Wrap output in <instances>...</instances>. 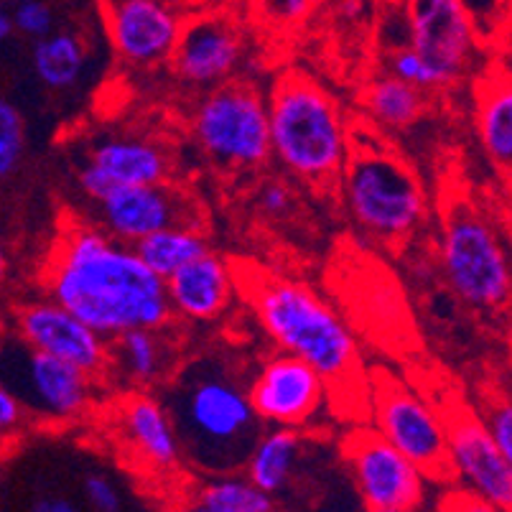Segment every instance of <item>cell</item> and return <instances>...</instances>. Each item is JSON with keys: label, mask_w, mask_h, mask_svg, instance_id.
<instances>
[{"label": "cell", "mask_w": 512, "mask_h": 512, "mask_svg": "<svg viewBox=\"0 0 512 512\" xmlns=\"http://www.w3.org/2000/svg\"><path fill=\"white\" fill-rule=\"evenodd\" d=\"M85 500L97 512H118L123 510V497L118 487L105 474H90L85 479Z\"/></svg>", "instance_id": "33"}, {"label": "cell", "mask_w": 512, "mask_h": 512, "mask_svg": "<svg viewBox=\"0 0 512 512\" xmlns=\"http://www.w3.org/2000/svg\"><path fill=\"white\" fill-rule=\"evenodd\" d=\"M362 505L372 512H413L426 497V474L375 428H357L342 446Z\"/></svg>", "instance_id": "10"}, {"label": "cell", "mask_w": 512, "mask_h": 512, "mask_svg": "<svg viewBox=\"0 0 512 512\" xmlns=\"http://www.w3.org/2000/svg\"><path fill=\"white\" fill-rule=\"evenodd\" d=\"M370 13V0H337V16L347 23H357Z\"/></svg>", "instance_id": "37"}, {"label": "cell", "mask_w": 512, "mask_h": 512, "mask_svg": "<svg viewBox=\"0 0 512 512\" xmlns=\"http://www.w3.org/2000/svg\"><path fill=\"white\" fill-rule=\"evenodd\" d=\"M23 423H26V408L21 406L16 393L0 380V436L16 434Z\"/></svg>", "instance_id": "34"}, {"label": "cell", "mask_w": 512, "mask_h": 512, "mask_svg": "<svg viewBox=\"0 0 512 512\" xmlns=\"http://www.w3.org/2000/svg\"><path fill=\"white\" fill-rule=\"evenodd\" d=\"M87 49L74 34H46L36 39L34 69L36 77L51 90H69L85 72Z\"/></svg>", "instance_id": "27"}, {"label": "cell", "mask_w": 512, "mask_h": 512, "mask_svg": "<svg viewBox=\"0 0 512 512\" xmlns=\"http://www.w3.org/2000/svg\"><path fill=\"white\" fill-rule=\"evenodd\" d=\"M31 507H34L36 512H77V505H74L72 500L57 495L41 497V500H36Z\"/></svg>", "instance_id": "38"}, {"label": "cell", "mask_w": 512, "mask_h": 512, "mask_svg": "<svg viewBox=\"0 0 512 512\" xmlns=\"http://www.w3.org/2000/svg\"><path fill=\"white\" fill-rule=\"evenodd\" d=\"M484 428L490 431L492 441L497 444V449L512 459V408L505 398H497L487 403L482 418Z\"/></svg>", "instance_id": "32"}, {"label": "cell", "mask_w": 512, "mask_h": 512, "mask_svg": "<svg viewBox=\"0 0 512 512\" xmlns=\"http://www.w3.org/2000/svg\"><path fill=\"white\" fill-rule=\"evenodd\" d=\"M477 125L487 156L507 174L512 164V92L507 74H495L479 92Z\"/></svg>", "instance_id": "24"}, {"label": "cell", "mask_w": 512, "mask_h": 512, "mask_svg": "<svg viewBox=\"0 0 512 512\" xmlns=\"http://www.w3.org/2000/svg\"><path fill=\"white\" fill-rule=\"evenodd\" d=\"M102 18L118 57L133 67L166 62L186 21L169 0H102Z\"/></svg>", "instance_id": "14"}, {"label": "cell", "mask_w": 512, "mask_h": 512, "mask_svg": "<svg viewBox=\"0 0 512 512\" xmlns=\"http://www.w3.org/2000/svg\"><path fill=\"white\" fill-rule=\"evenodd\" d=\"M100 230L125 245L171 225H194L192 207L166 184L115 186L97 199Z\"/></svg>", "instance_id": "17"}, {"label": "cell", "mask_w": 512, "mask_h": 512, "mask_svg": "<svg viewBox=\"0 0 512 512\" xmlns=\"http://www.w3.org/2000/svg\"><path fill=\"white\" fill-rule=\"evenodd\" d=\"M321 0H253L255 16L273 31H291L309 21Z\"/></svg>", "instance_id": "29"}, {"label": "cell", "mask_w": 512, "mask_h": 512, "mask_svg": "<svg viewBox=\"0 0 512 512\" xmlns=\"http://www.w3.org/2000/svg\"><path fill=\"white\" fill-rule=\"evenodd\" d=\"M235 286V268L207 250L166 278V296L176 316L204 324L225 314Z\"/></svg>", "instance_id": "20"}, {"label": "cell", "mask_w": 512, "mask_h": 512, "mask_svg": "<svg viewBox=\"0 0 512 512\" xmlns=\"http://www.w3.org/2000/svg\"><path fill=\"white\" fill-rule=\"evenodd\" d=\"M11 18L13 29H18L26 36H34V39L51 34V26H54V13L41 0H18Z\"/></svg>", "instance_id": "31"}, {"label": "cell", "mask_w": 512, "mask_h": 512, "mask_svg": "<svg viewBox=\"0 0 512 512\" xmlns=\"http://www.w3.org/2000/svg\"><path fill=\"white\" fill-rule=\"evenodd\" d=\"M439 263L446 286L462 304L497 311L510 299V260L487 214L456 202L441 222Z\"/></svg>", "instance_id": "6"}, {"label": "cell", "mask_w": 512, "mask_h": 512, "mask_svg": "<svg viewBox=\"0 0 512 512\" xmlns=\"http://www.w3.org/2000/svg\"><path fill=\"white\" fill-rule=\"evenodd\" d=\"M6 271H8V260H6V253H3V245H0V283L6 281Z\"/></svg>", "instance_id": "40"}, {"label": "cell", "mask_w": 512, "mask_h": 512, "mask_svg": "<svg viewBox=\"0 0 512 512\" xmlns=\"http://www.w3.org/2000/svg\"><path fill=\"white\" fill-rule=\"evenodd\" d=\"M462 3L469 11V16H472L479 36H484L497 29V16L505 13L507 0H462Z\"/></svg>", "instance_id": "35"}, {"label": "cell", "mask_w": 512, "mask_h": 512, "mask_svg": "<svg viewBox=\"0 0 512 512\" xmlns=\"http://www.w3.org/2000/svg\"><path fill=\"white\" fill-rule=\"evenodd\" d=\"M186 507L197 512H273L276 497L255 487L248 477L227 472L199 484Z\"/></svg>", "instance_id": "26"}, {"label": "cell", "mask_w": 512, "mask_h": 512, "mask_svg": "<svg viewBox=\"0 0 512 512\" xmlns=\"http://www.w3.org/2000/svg\"><path fill=\"white\" fill-rule=\"evenodd\" d=\"M46 299L72 311L107 342L128 329L171 324L166 281L138 258L133 245L87 222L69 220L41 268Z\"/></svg>", "instance_id": "1"}, {"label": "cell", "mask_w": 512, "mask_h": 512, "mask_svg": "<svg viewBox=\"0 0 512 512\" xmlns=\"http://www.w3.org/2000/svg\"><path fill=\"white\" fill-rule=\"evenodd\" d=\"M166 329V327H164ZM164 329H128L110 339V370L130 385L148 388L171 370V344Z\"/></svg>", "instance_id": "21"}, {"label": "cell", "mask_w": 512, "mask_h": 512, "mask_svg": "<svg viewBox=\"0 0 512 512\" xmlns=\"http://www.w3.org/2000/svg\"><path fill=\"white\" fill-rule=\"evenodd\" d=\"M260 209H263L268 217H286L291 212V192L288 186H283L281 181H268V184L260 189Z\"/></svg>", "instance_id": "36"}, {"label": "cell", "mask_w": 512, "mask_h": 512, "mask_svg": "<svg viewBox=\"0 0 512 512\" xmlns=\"http://www.w3.org/2000/svg\"><path fill=\"white\" fill-rule=\"evenodd\" d=\"M11 34H13V18L11 13L3 11V6H0V44H3Z\"/></svg>", "instance_id": "39"}, {"label": "cell", "mask_w": 512, "mask_h": 512, "mask_svg": "<svg viewBox=\"0 0 512 512\" xmlns=\"http://www.w3.org/2000/svg\"><path fill=\"white\" fill-rule=\"evenodd\" d=\"M324 377L293 355L271 357L248 385L250 403L263 423L301 428L319 413L327 400Z\"/></svg>", "instance_id": "15"}, {"label": "cell", "mask_w": 512, "mask_h": 512, "mask_svg": "<svg viewBox=\"0 0 512 512\" xmlns=\"http://www.w3.org/2000/svg\"><path fill=\"white\" fill-rule=\"evenodd\" d=\"M408 46L431 67L439 90L456 85L472 67L479 31L462 0H403Z\"/></svg>", "instance_id": "11"}, {"label": "cell", "mask_w": 512, "mask_h": 512, "mask_svg": "<svg viewBox=\"0 0 512 512\" xmlns=\"http://www.w3.org/2000/svg\"><path fill=\"white\" fill-rule=\"evenodd\" d=\"M388 74L403 79V82H408V85L421 87V90H426V92L428 90H439V85H436V77H434V72H431V67H428V64L423 62L421 57H418L411 46H403V49L390 51Z\"/></svg>", "instance_id": "30"}, {"label": "cell", "mask_w": 512, "mask_h": 512, "mask_svg": "<svg viewBox=\"0 0 512 512\" xmlns=\"http://www.w3.org/2000/svg\"><path fill=\"white\" fill-rule=\"evenodd\" d=\"M26 151V123L18 107L0 100V184L11 179Z\"/></svg>", "instance_id": "28"}, {"label": "cell", "mask_w": 512, "mask_h": 512, "mask_svg": "<svg viewBox=\"0 0 512 512\" xmlns=\"http://www.w3.org/2000/svg\"><path fill=\"white\" fill-rule=\"evenodd\" d=\"M362 110L367 118L385 130H400L416 123L426 113V90L408 85L393 74L375 77L362 90Z\"/></svg>", "instance_id": "23"}, {"label": "cell", "mask_w": 512, "mask_h": 512, "mask_svg": "<svg viewBox=\"0 0 512 512\" xmlns=\"http://www.w3.org/2000/svg\"><path fill=\"white\" fill-rule=\"evenodd\" d=\"M372 421L377 434L411 459L426 479H451L444 416L428 400L393 377H380L372 388Z\"/></svg>", "instance_id": "9"}, {"label": "cell", "mask_w": 512, "mask_h": 512, "mask_svg": "<svg viewBox=\"0 0 512 512\" xmlns=\"http://www.w3.org/2000/svg\"><path fill=\"white\" fill-rule=\"evenodd\" d=\"M13 339V347L0 339V380L16 393L26 413L49 423L85 418L92 411L100 380L72 362Z\"/></svg>", "instance_id": "8"}, {"label": "cell", "mask_w": 512, "mask_h": 512, "mask_svg": "<svg viewBox=\"0 0 512 512\" xmlns=\"http://www.w3.org/2000/svg\"><path fill=\"white\" fill-rule=\"evenodd\" d=\"M268 133L271 156L288 174L321 192L337 189L355 130L319 82L283 74L268 97Z\"/></svg>", "instance_id": "4"}, {"label": "cell", "mask_w": 512, "mask_h": 512, "mask_svg": "<svg viewBox=\"0 0 512 512\" xmlns=\"http://www.w3.org/2000/svg\"><path fill=\"white\" fill-rule=\"evenodd\" d=\"M181 456L209 474L240 469L260 436L248 388L220 360H194L174 377L164 403Z\"/></svg>", "instance_id": "2"}, {"label": "cell", "mask_w": 512, "mask_h": 512, "mask_svg": "<svg viewBox=\"0 0 512 512\" xmlns=\"http://www.w3.org/2000/svg\"><path fill=\"white\" fill-rule=\"evenodd\" d=\"M16 337L29 347L82 367L97 380L110 375V342L57 301H29L13 311Z\"/></svg>", "instance_id": "13"}, {"label": "cell", "mask_w": 512, "mask_h": 512, "mask_svg": "<svg viewBox=\"0 0 512 512\" xmlns=\"http://www.w3.org/2000/svg\"><path fill=\"white\" fill-rule=\"evenodd\" d=\"M115 428L133 459L151 474H171L181 462L179 439L164 403L146 390L123 395L115 406Z\"/></svg>", "instance_id": "19"}, {"label": "cell", "mask_w": 512, "mask_h": 512, "mask_svg": "<svg viewBox=\"0 0 512 512\" xmlns=\"http://www.w3.org/2000/svg\"><path fill=\"white\" fill-rule=\"evenodd\" d=\"M444 423L451 479H459L482 510H510L512 459L497 449L482 418L456 406L446 413Z\"/></svg>", "instance_id": "12"}, {"label": "cell", "mask_w": 512, "mask_h": 512, "mask_svg": "<svg viewBox=\"0 0 512 512\" xmlns=\"http://www.w3.org/2000/svg\"><path fill=\"white\" fill-rule=\"evenodd\" d=\"M171 174L169 151L146 138H107L97 143L79 169L82 192L97 202L115 186L166 184Z\"/></svg>", "instance_id": "18"}, {"label": "cell", "mask_w": 512, "mask_h": 512, "mask_svg": "<svg viewBox=\"0 0 512 512\" xmlns=\"http://www.w3.org/2000/svg\"><path fill=\"white\" fill-rule=\"evenodd\" d=\"M301 434L299 428L276 426L268 434H260L245 459V477L268 492L271 497L283 495L293 482V469L299 464Z\"/></svg>", "instance_id": "22"}, {"label": "cell", "mask_w": 512, "mask_h": 512, "mask_svg": "<svg viewBox=\"0 0 512 512\" xmlns=\"http://www.w3.org/2000/svg\"><path fill=\"white\" fill-rule=\"evenodd\" d=\"M138 258L156 273L158 278H169L181 265L207 253V237L197 225H171L156 230L133 245Z\"/></svg>", "instance_id": "25"}, {"label": "cell", "mask_w": 512, "mask_h": 512, "mask_svg": "<svg viewBox=\"0 0 512 512\" xmlns=\"http://www.w3.org/2000/svg\"><path fill=\"white\" fill-rule=\"evenodd\" d=\"M192 136L214 164L250 171L271 161L268 100L248 82H222L197 102Z\"/></svg>", "instance_id": "7"}, {"label": "cell", "mask_w": 512, "mask_h": 512, "mask_svg": "<svg viewBox=\"0 0 512 512\" xmlns=\"http://www.w3.org/2000/svg\"><path fill=\"white\" fill-rule=\"evenodd\" d=\"M255 319L286 352L314 367L329 390L355 383L360 347L342 316L309 286L250 268L240 278Z\"/></svg>", "instance_id": "3"}, {"label": "cell", "mask_w": 512, "mask_h": 512, "mask_svg": "<svg viewBox=\"0 0 512 512\" xmlns=\"http://www.w3.org/2000/svg\"><path fill=\"white\" fill-rule=\"evenodd\" d=\"M169 3H174V6L184 8V6H186V3H192V0H169Z\"/></svg>", "instance_id": "41"}, {"label": "cell", "mask_w": 512, "mask_h": 512, "mask_svg": "<svg viewBox=\"0 0 512 512\" xmlns=\"http://www.w3.org/2000/svg\"><path fill=\"white\" fill-rule=\"evenodd\" d=\"M245 44L242 34L225 13H199L186 18L179 41L166 62L186 85H222L240 67Z\"/></svg>", "instance_id": "16"}, {"label": "cell", "mask_w": 512, "mask_h": 512, "mask_svg": "<svg viewBox=\"0 0 512 512\" xmlns=\"http://www.w3.org/2000/svg\"><path fill=\"white\" fill-rule=\"evenodd\" d=\"M337 186L355 225L388 248L408 240L428 217V197L416 169L372 136L352 133V151Z\"/></svg>", "instance_id": "5"}]
</instances>
